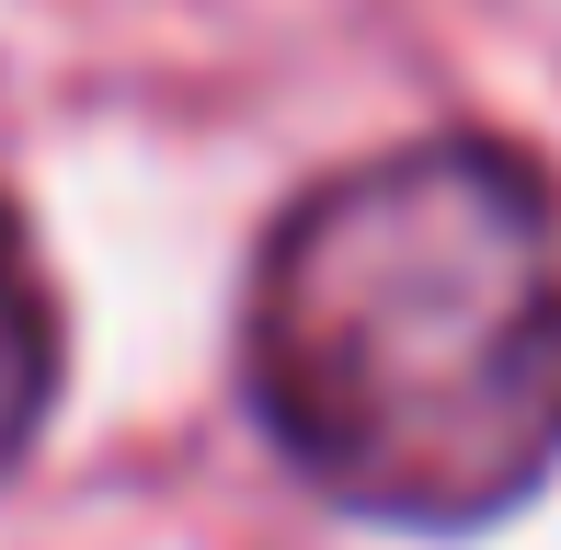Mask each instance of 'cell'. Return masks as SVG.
<instances>
[{"label": "cell", "mask_w": 561, "mask_h": 550, "mask_svg": "<svg viewBox=\"0 0 561 550\" xmlns=\"http://www.w3.org/2000/svg\"><path fill=\"white\" fill-rule=\"evenodd\" d=\"M241 413L321 505L481 539L561 482V172L504 127L321 161L229 298Z\"/></svg>", "instance_id": "cell-1"}, {"label": "cell", "mask_w": 561, "mask_h": 550, "mask_svg": "<svg viewBox=\"0 0 561 550\" xmlns=\"http://www.w3.org/2000/svg\"><path fill=\"white\" fill-rule=\"evenodd\" d=\"M58 390H69V298L46 275L35 218L0 184V482H23V459L46 447Z\"/></svg>", "instance_id": "cell-2"}]
</instances>
